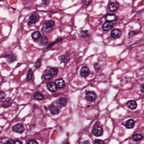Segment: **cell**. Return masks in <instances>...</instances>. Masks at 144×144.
<instances>
[{"label": "cell", "mask_w": 144, "mask_h": 144, "mask_svg": "<svg viewBox=\"0 0 144 144\" xmlns=\"http://www.w3.org/2000/svg\"><path fill=\"white\" fill-rule=\"evenodd\" d=\"M55 25V21L53 20H50L45 22L43 27L42 28V30L45 32H50L53 29V27Z\"/></svg>", "instance_id": "6da1fadb"}, {"label": "cell", "mask_w": 144, "mask_h": 144, "mask_svg": "<svg viewBox=\"0 0 144 144\" xmlns=\"http://www.w3.org/2000/svg\"><path fill=\"white\" fill-rule=\"evenodd\" d=\"M39 19L40 17L38 14H32L30 17L29 21L28 22L27 25L29 26H31L33 24H35L39 21Z\"/></svg>", "instance_id": "7a4b0ae2"}, {"label": "cell", "mask_w": 144, "mask_h": 144, "mask_svg": "<svg viewBox=\"0 0 144 144\" xmlns=\"http://www.w3.org/2000/svg\"><path fill=\"white\" fill-rule=\"evenodd\" d=\"M86 97L88 101H93L97 98V95L94 92H88L86 94Z\"/></svg>", "instance_id": "3957f363"}, {"label": "cell", "mask_w": 144, "mask_h": 144, "mask_svg": "<svg viewBox=\"0 0 144 144\" xmlns=\"http://www.w3.org/2000/svg\"><path fill=\"white\" fill-rule=\"evenodd\" d=\"M93 134L96 136H100L103 134V129L100 126H95L93 130Z\"/></svg>", "instance_id": "277c9868"}, {"label": "cell", "mask_w": 144, "mask_h": 144, "mask_svg": "<svg viewBox=\"0 0 144 144\" xmlns=\"http://www.w3.org/2000/svg\"><path fill=\"white\" fill-rule=\"evenodd\" d=\"M90 73V71L89 69L87 66H83V67H82L80 71V75L84 77L88 76L89 75Z\"/></svg>", "instance_id": "5b68a950"}, {"label": "cell", "mask_w": 144, "mask_h": 144, "mask_svg": "<svg viewBox=\"0 0 144 144\" xmlns=\"http://www.w3.org/2000/svg\"><path fill=\"white\" fill-rule=\"evenodd\" d=\"M119 7V4L118 2H112L109 6V9L110 12H115L118 9Z\"/></svg>", "instance_id": "8992f818"}, {"label": "cell", "mask_w": 144, "mask_h": 144, "mask_svg": "<svg viewBox=\"0 0 144 144\" xmlns=\"http://www.w3.org/2000/svg\"><path fill=\"white\" fill-rule=\"evenodd\" d=\"M113 25L114 24L112 22H106L103 24L102 25V28L105 31H109L112 29Z\"/></svg>", "instance_id": "52a82bcc"}, {"label": "cell", "mask_w": 144, "mask_h": 144, "mask_svg": "<svg viewBox=\"0 0 144 144\" xmlns=\"http://www.w3.org/2000/svg\"><path fill=\"white\" fill-rule=\"evenodd\" d=\"M55 83L57 86V88H64L65 86V81L62 79H58L55 81Z\"/></svg>", "instance_id": "ba28073f"}, {"label": "cell", "mask_w": 144, "mask_h": 144, "mask_svg": "<svg viewBox=\"0 0 144 144\" xmlns=\"http://www.w3.org/2000/svg\"><path fill=\"white\" fill-rule=\"evenodd\" d=\"M13 130L16 132L22 133L24 131V128L22 125H16L13 127Z\"/></svg>", "instance_id": "9c48e42d"}, {"label": "cell", "mask_w": 144, "mask_h": 144, "mask_svg": "<svg viewBox=\"0 0 144 144\" xmlns=\"http://www.w3.org/2000/svg\"><path fill=\"white\" fill-rule=\"evenodd\" d=\"M47 88L49 91L52 92L56 91L57 90V87L55 83L51 82L47 84Z\"/></svg>", "instance_id": "30bf717a"}, {"label": "cell", "mask_w": 144, "mask_h": 144, "mask_svg": "<svg viewBox=\"0 0 144 144\" xmlns=\"http://www.w3.org/2000/svg\"><path fill=\"white\" fill-rule=\"evenodd\" d=\"M105 19L107 22H109L115 21L117 20V17L115 14H108L106 16Z\"/></svg>", "instance_id": "8fae6325"}, {"label": "cell", "mask_w": 144, "mask_h": 144, "mask_svg": "<svg viewBox=\"0 0 144 144\" xmlns=\"http://www.w3.org/2000/svg\"><path fill=\"white\" fill-rule=\"evenodd\" d=\"M121 34V30L119 29H114L111 31V36L112 37L114 38L119 37Z\"/></svg>", "instance_id": "7c38bea8"}, {"label": "cell", "mask_w": 144, "mask_h": 144, "mask_svg": "<svg viewBox=\"0 0 144 144\" xmlns=\"http://www.w3.org/2000/svg\"><path fill=\"white\" fill-rule=\"evenodd\" d=\"M57 103L60 107H64L67 104V101L64 98H60L58 100Z\"/></svg>", "instance_id": "4fadbf2b"}, {"label": "cell", "mask_w": 144, "mask_h": 144, "mask_svg": "<svg viewBox=\"0 0 144 144\" xmlns=\"http://www.w3.org/2000/svg\"><path fill=\"white\" fill-rule=\"evenodd\" d=\"M48 39H47V36L43 35L41 38L39 39L38 41V43L40 45H45L48 43Z\"/></svg>", "instance_id": "5bb4252c"}, {"label": "cell", "mask_w": 144, "mask_h": 144, "mask_svg": "<svg viewBox=\"0 0 144 144\" xmlns=\"http://www.w3.org/2000/svg\"><path fill=\"white\" fill-rule=\"evenodd\" d=\"M6 59H7V61L8 63H12L14 62L16 60L17 58H16L15 55L11 53L9 54H8L7 55Z\"/></svg>", "instance_id": "9a60e30c"}, {"label": "cell", "mask_w": 144, "mask_h": 144, "mask_svg": "<svg viewBox=\"0 0 144 144\" xmlns=\"http://www.w3.org/2000/svg\"><path fill=\"white\" fill-rule=\"evenodd\" d=\"M70 58L69 55L67 54L61 55L60 58V60L61 62L65 64H66L70 61Z\"/></svg>", "instance_id": "2e32d148"}, {"label": "cell", "mask_w": 144, "mask_h": 144, "mask_svg": "<svg viewBox=\"0 0 144 144\" xmlns=\"http://www.w3.org/2000/svg\"><path fill=\"white\" fill-rule=\"evenodd\" d=\"M126 128L128 129H132L135 126V121L132 119H130L127 121L125 124Z\"/></svg>", "instance_id": "e0dca14e"}, {"label": "cell", "mask_w": 144, "mask_h": 144, "mask_svg": "<svg viewBox=\"0 0 144 144\" xmlns=\"http://www.w3.org/2000/svg\"><path fill=\"white\" fill-rule=\"evenodd\" d=\"M127 106L130 109H135L137 107V104L134 101H130L127 103Z\"/></svg>", "instance_id": "ac0fdd59"}, {"label": "cell", "mask_w": 144, "mask_h": 144, "mask_svg": "<svg viewBox=\"0 0 144 144\" xmlns=\"http://www.w3.org/2000/svg\"><path fill=\"white\" fill-rule=\"evenodd\" d=\"M50 112L53 115H56L59 112V109L58 107L55 106H53L50 108Z\"/></svg>", "instance_id": "d6986e66"}, {"label": "cell", "mask_w": 144, "mask_h": 144, "mask_svg": "<svg viewBox=\"0 0 144 144\" xmlns=\"http://www.w3.org/2000/svg\"><path fill=\"white\" fill-rule=\"evenodd\" d=\"M31 36L33 39L36 40L40 39L41 37V34L39 31H36L34 32L31 35Z\"/></svg>", "instance_id": "ffe728a7"}, {"label": "cell", "mask_w": 144, "mask_h": 144, "mask_svg": "<svg viewBox=\"0 0 144 144\" xmlns=\"http://www.w3.org/2000/svg\"><path fill=\"white\" fill-rule=\"evenodd\" d=\"M49 74L51 75V76H55L58 74V70L57 68H51L49 71Z\"/></svg>", "instance_id": "44dd1931"}, {"label": "cell", "mask_w": 144, "mask_h": 144, "mask_svg": "<svg viewBox=\"0 0 144 144\" xmlns=\"http://www.w3.org/2000/svg\"><path fill=\"white\" fill-rule=\"evenodd\" d=\"M33 97L35 99L37 100L43 99L44 98V95L39 92H36L33 95Z\"/></svg>", "instance_id": "7402d4cb"}, {"label": "cell", "mask_w": 144, "mask_h": 144, "mask_svg": "<svg viewBox=\"0 0 144 144\" xmlns=\"http://www.w3.org/2000/svg\"><path fill=\"white\" fill-rule=\"evenodd\" d=\"M12 104V102L10 101H6L2 102V106L4 108H7L11 107Z\"/></svg>", "instance_id": "603a6c76"}, {"label": "cell", "mask_w": 144, "mask_h": 144, "mask_svg": "<svg viewBox=\"0 0 144 144\" xmlns=\"http://www.w3.org/2000/svg\"><path fill=\"white\" fill-rule=\"evenodd\" d=\"M142 138H143V136L142 135L140 134H136L132 137L133 140L136 142H137L141 140Z\"/></svg>", "instance_id": "cb8c5ba5"}, {"label": "cell", "mask_w": 144, "mask_h": 144, "mask_svg": "<svg viewBox=\"0 0 144 144\" xmlns=\"http://www.w3.org/2000/svg\"><path fill=\"white\" fill-rule=\"evenodd\" d=\"M80 35H81V37H83V38H86V37H88V35H89L88 31L87 30L82 31H81Z\"/></svg>", "instance_id": "d4e9b609"}, {"label": "cell", "mask_w": 144, "mask_h": 144, "mask_svg": "<svg viewBox=\"0 0 144 144\" xmlns=\"http://www.w3.org/2000/svg\"><path fill=\"white\" fill-rule=\"evenodd\" d=\"M136 34H137V32L136 31H131L129 32L128 35V36L129 38H131L134 37Z\"/></svg>", "instance_id": "484cf974"}, {"label": "cell", "mask_w": 144, "mask_h": 144, "mask_svg": "<svg viewBox=\"0 0 144 144\" xmlns=\"http://www.w3.org/2000/svg\"><path fill=\"white\" fill-rule=\"evenodd\" d=\"M94 68L96 72H98L101 68V66L99 63H95L94 65Z\"/></svg>", "instance_id": "4316f807"}, {"label": "cell", "mask_w": 144, "mask_h": 144, "mask_svg": "<svg viewBox=\"0 0 144 144\" xmlns=\"http://www.w3.org/2000/svg\"><path fill=\"white\" fill-rule=\"evenodd\" d=\"M53 76H51L50 74H46L44 76V79L45 80H50L52 79Z\"/></svg>", "instance_id": "83f0119b"}, {"label": "cell", "mask_w": 144, "mask_h": 144, "mask_svg": "<svg viewBox=\"0 0 144 144\" xmlns=\"http://www.w3.org/2000/svg\"><path fill=\"white\" fill-rule=\"evenodd\" d=\"M32 69H31L29 71V73L27 76V80H32Z\"/></svg>", "instance_id": "f1b7e54d"}, {"label": "cell", "mask_w": 144, "mask_h": 144, "mask_svg": "<svg viewBox=\"0 0 144 144\" xmlns=\"http://www.w3.org/2000/svg\"><path fill=\"white\" fill-rule=\"evenodd\" d=\"M41 60H38L35 63V66L36 68H39L41 66Z\"/></svg>", "instance_id": "f546056e"}, {"label": "cell", "mask_w": 144, "mask_h": 144, "mask_svg": "<svg viewBox=\"0 0 144 144\" xmlns=\"http://www.w3.org/2000/svg\"><path fill=\"white\" fill-rule=\"evenodd\" d=\"M94 144H104L103 141L99 140H96L94 141Z\"/></svg>", "instance_id": "4dcf8cb0"}, {"label": "cell", "mask_w": 144, "mask_h": 144, "mask_svg": "<svg viewBox=\"0 0 144 144\" xmlns=\"http://www.w3.org/2000/svg\"><path fill=\"white\" fill-rule=\"evenodd\" d=\"M0 99H4L6 97V94L4 92L1 91L0 92Z\"/></svg>", "instance_id": "1f68e13d"}, {"label": "cell", "mask_w": 144, "mask_h": 144, "mask_svg": "<svg viewBox=\"0 0 144 144\" xmlns=\"http://www.w3.org/2000/svg\"><path fill=\"white\" fill-rule=\"evenodd\" d=\"M61 40H62V39H60V40H59L58 41H57V40H58V39H57V40H56V41H55V42H52V43H50V45H49V46H48V47H47V49H49L51 47H52L53 45H55V43H57V42H58L60 41Z\"/></svg>", "instance_id": "d6a6232c"}, {"label": "cell", "mask_w": 144, "mask_h": 144, "mask_svg": "<svg viewBox=\"0 0 144 144\" xmlns=\"http://www.w3.org/2000/svg\"><path fill=\"white\" fill-rule=\"evenodd\" d=\"M27 144H38V143L35 140H30Z\"/></svg>", "instance_id": "836d02e7"}, {"label": "cell", "mask_w": 144, "mask_h": 144, "mask_svg": "<svg viewBox=\"0 0 144 144\" xmlns=\"http://www.w3.org/2000/svg\"><path fill=\"white\" fill-rule=\"evenodd\" d=\"M14 141L13 140H9L5 142L4 144H14Z\"/></svg>", "instance_id": "e575fe53"}, {"label": "cell", "mask_w": 144, "mask_h": 144, "mask_svg": "<svg viewBox=\"0 0 144 144\" xmlns=\"http://www.w3.org/2000/svg\"><path fill=\"white\" fill-rule=\"evenodd\" d=\"M50 2V0H44L42 1V4L43 5H49Z\"/></svg>", "instance_id": "d590c367"}, {"label": "cell", "mask_w": 144, "mask_h": 144, "mask_svg": "<svg viewBox=\"0 0 144 144\" xmlns=\"http://www.w3.org/2000/svg\"><path fill=\"white\" fill-rule=\"evenodd\" d=\"M92 2V1H89V0L85 1H84V4L86 6H88V5H89Z\"/></svg>", "instance_id": "8d00e7d4"}, {"label": "cell", "mask_w": 144, "mask_h": 144, "mask_svg": "<svg viewBox=\"0 0 144 144\" xmlns=\"http://www.w3.org/2000/svg\"><path fill=\"white\" fill-rule=\"evenodd\" d=\"M14 144H22V143L19 140H15L14 141Z\"/></svg>", "instance_id": "74e56055"}, {"label": "cell", "mask_w": 144, "mask_h": 144, "mask_svg": "<svg viewBox=\"0 0 144 144\" xmlns=\"http://www.w3.org/2000/svg\"><path fill=\"white\" fill-rule=\"evenodd\" d=\"M141 91L144 93V84L142 85L141 87Z\"/></svg>", "instance_id": "f35d334b"}, {"label": "cell", "mask_w": 144, "mask_h": 144, "mask_svg": "<svg viewBox=\"0 0 144 144\" xmlns=\"http://www.w3.org/2000/svg\"><path fill=\"white\" fill-rule=\"evenodd\" d=\"M82 144H90V143L87 140L86 141H84V142L82 143Z\"/></svg>", "instance_id": "ab89813d"}, {"label": "cell", "mask_w": 144, "mask_h": 144, "mask_svg": "<svg viewBox=\"0 0 144 144\" xmlns=\"http://www.w3.org/2000/svg\"><path fill=\"white\" fill-rule=\"evenodd\" d=\"M63 144H69V143H68V142H64V143H63Z\"/></svg>", "instance_id": "60d3db41"}]
</instances>
